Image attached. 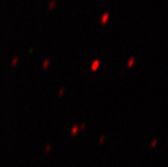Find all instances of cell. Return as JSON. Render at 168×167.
I'll use <instances>...</instances> for the list:
<instances>
[{
    "mask_svg": "<svg viewBox=\"0 0 168 167\" xmlns=\"http://www.w3.org/2000/svg\"><path fill=\"white\" fill-rule=\"evenodd\" d=\"M133 62H134V58H132L131 60H129V63H128V65H129V67H130V65H132V63H133Z\"/></svg>",
    "mask_w": 168,
    "mask_h": 167,
    "instance_id": "obj_4",
    "label": "cell"
},
{
    "mask_svg": "<svg viewBox=\"0 0 168 167\" xmlns=\"http://www.w3.org/2000/svg\"><path fill=\"white\" fill-rule=\"evenodd\" d=\"M110 17V14H109V12H106V13L103 14L102 18H101V22L102 23H106L107 21H108V18Z\"/></svg>",
    "mask_w": 168,
    "mask_h": 167,
    "instance_id": "obj_1",
    "label": "cell"
},
{
    "mask_svg": "<svg viewBox=\"0 0 168 167\" xmlns=\"http://www.w3.org/2000/svg\"><path fill=\"white\" fill-rule=\"evenodd\" d=\"M99 67V60H95V63H93V69H96Z\"/></svg>",
    "mask_w": 168,
    "mask_h": 167,
    "instance_id": "obj_3",
    "label": "cell"
},
{
    "mask_svg": "<svg viewBox=\"0 0 168 167\" xmlns=\"http://www.w3.org/2000/svg\"><path fill=\"white\" fill-rule=\"evenodd\" d=\"M56 0H50L49 3H48V5H47L48 10H52L54 7H56Z\"/></svg>",
    "mask_w": 168,
    "mask_h": 167,
    "instance_id": "obj_2",
    "label": "cell"
}]
</instances>
